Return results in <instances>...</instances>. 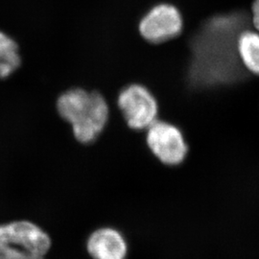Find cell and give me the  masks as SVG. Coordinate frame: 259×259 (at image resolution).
I'll use <instances>...</instances> for the list:
<instances>
[{
	"label": "cell",
	"mask_w": 259,
	"mask_h": 259,
	"mask_svg": "<svg viewBox=\"0 0 259 259\" xmlns=\"http://www.w3.org/2000/svg\"><path fill=\"white\" fill-rule=\"evenodd\" d=\"M181 13L170 4H158L140 20V35L151 44H161L176 37L183 30Z\"/></svg>",
	"instance_id": "cell-5"
},
{
	"label": "cell",
	"mask_w": 259,
	"mask_h": 259,
	"mask_svg": "<svg viewBox=\"0 0 259 259\" xmlns=\"http://www.w3.org/2000/svg\"><path fill=\"white\" fill-rule=\"evenodd\" d=\"M117 104L132 129H146L157 119V101L143 85L131 84L125 88L118 96Z\"/></svg>",
	"instance_id": "cell-3"
},
{
	"label": "cell",
	"mask_w": 259,
	"mask_h": 259,
	"mask_svg": "<svg viewBox=\"0 0 259 259\" xmlns=\"http://www.w3.org/2000/svg\"><path fill=\"white\" fill-rule=\"evenodd\" d=\"M87 250L93 259H125L128 245L117 230L101 228L88 238Z\"/></svg>",
	"instance_id": "cell-6"
},
{
	"label": "cell",
	"mask_w": 259,
	"mask_h": 259,
	"mask_svg": "<svg viewBox=\"0 0 259 259\" xmlns=\"http://www.w3.org/2000/svg\"><path fill=\"white\" fill-rule=\"evenodd\" d=\"M52 239L28 220L0 224V259H46Z\"/></svg>",
	"instance_id": "cell-2"
},
{
	"label": "cell",
	"mask_w": 259,
	"mask_h": 259,
	"mask_svg": "<svg viewBox=\"0 0 259 259\" xmlns=\"http://www.w3.org/2000/svg\"><path fill=\"white\" fill-rule=\"evenodd\" d=\"M147 144L152 153L167 165L182 163L187 154V145L182 132L163 121H155L149 127Z\"/></svg>",
	"instance_id": "cell-4"
},
{
	"label": "cell",
	"mask_w": 259,
	"mask_h": 259,
	"mask_svg": "<svg viewBox=\"0 0 259 259\" xmlns=\"http://www.w3.org/2000/svg\"><path fill=\"white\" fill-rule=\"evenodd\" d=\"M237 50L246 68L251 73L259 75V32L241 33L237 40Z\"/></svg>",
	"instance_id": "cell-8"
},
{
	"label": "cell",
	"mask_w": 259,
	"mask_h": 259,
	"mask_svg": "<svg viewBox=\"0 0 259 259\" xmlns=\"http://www.w3.org/2000/svg\"><path fill=\"white\" fill-rule=\"evenodd\" d=\"M252 22L259 32V0H255L252 4Z\"/></svg>",
	"instance_id": "cell-9"
},
{
	"label": "cell",
	"mask_w": 259,
	"mask_h": 259,
	"mask_svg": "<svg viewBox=\"0 0 259 259\" xmlns=\"http://www.w3.org/2000/svg\"><path fill=\"white\" fill-rule=\"evenodd\" d=\"M56 109L60 117L71 125L76 140L83 144L96 140L109 119V107L102 95L81 88L61 93Z\"/></svg>",
	"instance_id": "cell-1"
},
{
	"label": "cell",
	"mask_w": 259,
	"mask_h": 259,
	"mask_svg": "<svg viewBox=\"0 0 259 259\" xmlns=\"http://www.w3.org/2000/svg\"><path fill=\"white\" fill-rule=\"evenodd\" d=\"M21 65V56L17 41L0 30V79L14 74Z\"/></svg>",
	"instance_id": "cell-7"
}]
</instances>
